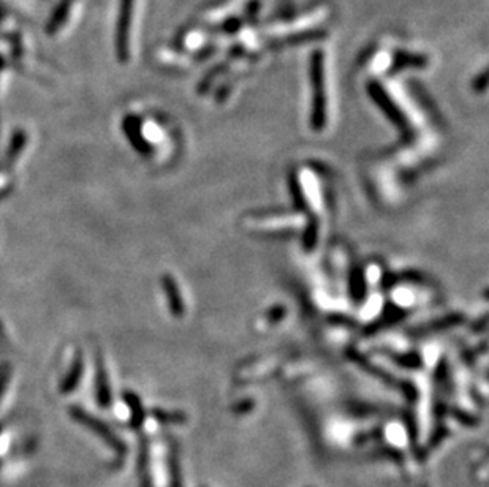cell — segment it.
Listing matches in <instances>:
<instances>
[{"instance_id":"2","label":"cell","mask_w":489,"mask_h":487,"mask_svg":"<svg viewBox=\"0 0 489 487\" xmlns=\"http://www.w3.org/2000/svg\"><path fill=\"white\" fill-rule=\"evenodd\" d=\"M124 128H126L127 138L130 139V143H132L135 149L141 152V154L149 152V144L146 143V139L143 138L138 119H135L133 116H128L126 120H124Z\"/></svg>"},{"instance_id":"3","label":"cell","mask_w":489,"mask_h":487,"mask_svg":"<svg viewBox=\"0 0 489 487\" xmlns=\"http://www.w3.org/2000/svg\"><path fill=\"white\" fill-rule=\"evenodd\" d=\"M25 143H27V135H25L23 130H16L12 136V143H10L7 152H5V160L2 166H12L21 155V152L24 150Z\"/></svg>"},{"instance_id":"6","label":"cell","mask_w":489,"mask_h":487,"mask_svg":"<svg viewBox=\"0 0 489 487\" xmlns=\"http://www.w3.org/2000/svg\"><path fill=\"white\" fill-rule=\"evenodd\" d=\"M10 376H12V365L10 364L0 365V397H2L5 387H7Z\"/></svg>"},{"instance_id":"1","label":"cell","mask_w":489,"mask_h":487,"mask_svg":"<svg viewBox=\"0 0 489 487\" xmlns=\"http://www.w3.org/2000/svg\"><path fill=\"white\" fill-rule=\"evenodd\" d=\"M95 386L98 402H100V405L106 407L109 400H111V392H109L105 364H103V358L100 353H95Z\"/></svg>"},{"instance_id":"4","label":"cell","mask_w":489,"mask_h":487,"mask_svg":"<svg viewBox=\"0 0 489 487\" xmlns=\"http://www.w3.org/2000/svg\"><path fill=\"white\" fill-rule=\"evenodd\" d=\"M81 375H82V356L80 352H78L75 359H73V364L70 367L69 375L65 376L64 383H62V386H60V391L70 392L71 389H75L78 381H80V378H81Z\"/></svg>"},{"instance_id":"7","label":"cell","mask_w":489,"mask_h":487,"mask_svg":"<svg viewBox=\"0 0 489 487\" xmlns=\"http://www.w3.org/2000/svg\"><path fill=\"white\" fill-rule=\"evenodd\" d=\"M0 166H2V163H0Z\"/></svg>"},{"instance_id":"5","label":"cell","mask_w":489,"mask_h":487,"mask_svg":"<svg viewBox=\"0 0 489 487\" xmlns=\"http://www.w3.org/2000/svg\"><path fill=\"white\" fill-rule=\"evenodd\" d=\"M163 285H165L166 293H168V299H170V304H171V308H173V310H179L181 304H179L178 291H176V286L173 284V280L168 279V277H165Z\"/></svg>"}]
</instances>
